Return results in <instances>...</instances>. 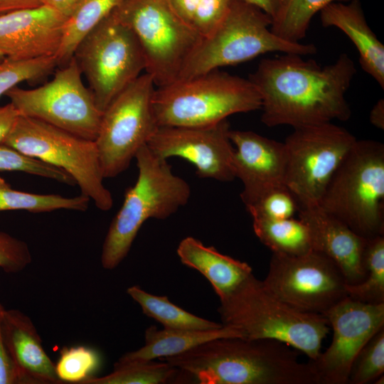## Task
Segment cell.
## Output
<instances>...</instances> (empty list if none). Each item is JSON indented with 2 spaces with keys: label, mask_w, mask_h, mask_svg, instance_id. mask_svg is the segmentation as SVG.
I'll use <instances>...</instances> for the list:
<instances>
[{
  "label": "cell",
  "mask_w": 384,
  "mask_h": 384,
  "mask_svg": "<svg viewBox=\"0 0 384 384\" xmlns=\"http://www.w3.org/2000/svg\"><path fill=\"white\" fill-rule=\"evenodd\" d=\"M218 311L224 326L248 339L281 341L315 360L329 332L321 314L299 311L277 299L252 274L232 293L220 299Z\"/></svg>",
  "instance_id": "obj_3"
},
{
  "label": "cell",
  "mask_w": 384,
  "mask_h": 384,
  "mask_svg": "<svg viewBox=\"0 0 384 384\" xmlns=\"http://www.w3.org/2000/svg\"><path fill=\"white\" fill-rule=\"evenodd\" d=\"M384 372V327L365 344L351 368L350 384L374 383Z\"/></svg>",
  "instance_id": "obj_34"
},
{
  "label": "cell",
  "mask_w": 384,
  "mask_h": 384,
  "mask_svg": "<svg viewBox=\"0 0 384 384\" xmlns=\"http://www.w3.org/2000/svg\"><path fill=\"white\" fill-rule=\"evenodd\" d=\"M298 216L308 227L313 250L329 258L347 284H358L364 279L363 252L367 238L318 205H299Z\"/></svg>",
  "instance_id": "obj_19"
},
{
  "label": "cell",
  "mask_w": 384,
  "mask_h": 384,
  "mask_svg": "<svg viewBox=\"0 0 384 384\" xmlns=\"http://www.w3.org/2000/svg\"><path fill=\"white\" fill-rule=\"evenodd\" d=\"M5 308L0 303V384H21L19 375L9 355L1 333V319Z\"/></svg>",
  "instance_id": "obj_38"
},
{
  "label": "cell",
  "mask_w": 384,
  "mask_h": 384,
  "mask_svg": "<svg viewBox=\"0 0 384 384\" xmlns=\"http://www.w3.org/2000/svg\"><path fill=\"white\" fill-rule=\"evenodd\" d=\"M90 201L88 197L82 194L64 197L58 194H36L17 191L0 177V211L24 210L31 213H43L59 209L85 211Z\"/></svg>",
  "instance_id": "obj_27"
},
{
  "label": "cell",
  "mask_w": 384,
  "mask_h": 384,
  "mask_svg": "<svg viewBox=\"0 0 384 384\" xmlns=\"http://www.w3.org/2000/svg\"><path fill=\"white\" fill-rule=\"evenodd\" d=\"M323 315L332 328V341L324 353L309 362L319 384H347L357 355L384 327V303L367 304L347 296Z\"/></svg>",
  "instance_id": "obj_15"
},
{
  "label": "cell",
  "mask_w": 384,
  "mask_h": 384,
  "mask_svg": "<svg viewBox=\"0 0 384 384\" xmlns=\"http://www.w3.org/2000/svg\"><path fill=\"white\" fill-rule=\"evenodd\" d=\"M156 86L142 74L104 110L95 143L104 178L124 171L159 127L152 100Z\"/></svg>",
  "instance_id": "obj_11"
},
{
  "label": "cell",
  "mask_w": 384,
  "mask_h": 384,
  "mask_svg": "<svg viewBox=\"0 0 384 384\" xmlns=\"http://www.w3.org/2000/svg\"><path fill=\"white\" fill-rule=\"evenodd\" d=\"M19 115L11 102L0 107V144H3Z\"/></svg>",
  "instance_id": "obj_39"
},
{
  "label": "cell",
  "mask_w": 384,
  "mask_h": 384,
  "mask_svg": "<svg viewBox=\"0 0 384 384\" xmlns=\"http://www.w3.org/2000/svg\"><path fill=\"white\" fill-rule=\"evenodd\" d=\"M301 56L264 58L249 77L261 97L262 122L295 128L348 120L351 110L345 94L356 73L353 60L343 53L321 66Z\"/></svg>",
  "instance_id": "obj_1"
},
{
  "label": "cell",
  "mask_w": 384,
  "mask_h": 384,
  "mask_svg": "<svg viewBox=\"0 0 384 384\" xmlns=\"http://www.w3.org/2000/svg\"><path fill=\"white\" fill-rule=\"evenodd\" d=\"M32 261L28 245L0 230V268L6 273H17Z\"/></svg>",
  "instance_id": "obj_37"
},
{
  "label": "cell",
  "mask_w": 384,
  "mask_h": 384,
  "mask_svg": "<svg viewBox=\"0 0 384 384\" xmlns=\"http://www.w3.org/2000/svg\"><path fill=\"white\" fill-rule=\"evenodd\" d=\"M43 4V0H0V15L12 11L33 8Z\"/></svg>",
  "instance_id": "obj_42"
},
{
  "label": "cell",
  "mask_w": 384,
  "mask_h": 384,
  "mask_svg": "<svg viewBox=\"0 0 384 384\" xmlns=\"http://www.w3.org/2000/svg\"><path fill=\"white\" fill-rule=\"evenodd\" d=\"M5 95L21 115L38 119L88 140L97 137L103 112L82 82L73 56L48 82L34 89L16 86Z\"/></svg>",
  "instance_id": "obj_12"
},
{
  "label": "cell",
  "mask_w": 384,
  "mask_h": 384,
  "mask_svg": "<svg viewBox=\"0 0 384 384\" xmlns=\"http://www.w3.org/2000/svg\"><path fill=\"white\" fill-rule=\"evenodd\" d=\"M135 159L137 181L127 190L102 245L101 263L106 270L114 269L127 257L145 221L169 218L186 205L191 196L189 184L175 175L167 160L156 156L146 144Z\"/></svg>",
  "instance_id": "obj_4"
},
{
  "label": "cell",
  "mask_w": 384,
  "mask_h": 384,
  "mask_svg": "<svg viewBox=\"0 0 384 384\" xmlns=\"http://www.w3.org/2000/svg\"><path fill=\"white\" fill-rule=\"evenodd\" d=\"M3 144L64 170L98 209L112 208L113 198L103 183L95 141L20 114Z\"/></svg>",
  "instance_id": "obj_8"
},
{
  "label": "cell",
  "mask_w": 384,
  "mask_h": 384,
  "mask_svg": "<svg viewBox=\"0 0 384 384\" xmlns=\"http://www.w3.org/2000/svg\"><path fill=\"white\" fill-rule=\"evenodd\" d=\"M159 360L178 370L175 383L306 384L311 376L297 351L267 338H216Z\"/></svg>",
  "instance_id": "obj_2"
},
{
  "label": "cell",
  "mask_w": 384,
  "mask_h": 384,
  "mask_svg": "<svg viewBox=\"0 0 384 384\" xmlns=\"http://www.w3.org/2000/svg\"><path fill=\"white\" fill-rule=\"evenodd\" d=\"M175 12L191 26V21L200 0H169Z\"/></svg>",
  "instance_id": "obj_40"
},
{
  "label": "cell",
  "mask_w": 384,
  "mask_h": 384,
  "mask_svg": "<svg viewBox=\"0 0 384 384\" xmlns=\"http://www.w3.org/2000/svg\"><path fill=\"white\" fill-rule=\"evenodd\" d=\"M114 11L137 38L145 71L156 87L176 81L201 40L192 26L175 12L169 0H122Z\"/></svg>",
  "instance_id": "obj_9"
},
{
  "label": "cell",
  "mask_w": 384,
  "mask_h": 384,
  "mask_svg": "<svg viewBox=\"0 0 384 384\" xmlns=\"http://www.w3.org/2000/svg\"><path fill=\"white\" fill-rule=\"evenodd\" d=\"M176 252L183 265L208 279L220 299L232 293L252 274L247 263L206 246L193 237L183 239Z\"/></svg>",
  "instance_id": "obj_22"
},
{
  "label": "cell",
  "mask_w": 384,
  "mask_h": 384,
  "mask_svg": "<svg viewBox=\"0 0 384 384\" xmlns=\"http://www.w3.org/2000/svg\"><path fill=\"white\" fill-rule=\"evenodd\" d=\"M262 283L277 299L307 313L323 314L348 296L340 270L315 250L299 255L272 253Z\"/></svg>",
  "instance_id": "obj_14"
},
{
  "label": "cell",
  "mask_w": 384,
  "mask_h": 384,
  "mask_svg": "<svg viewBox=\"0 0 384 384\" xmlns=\"http://www.w3.org/2000/svg\"><path fill=\"white\" fill-rule=\"evenodd\" d=\"M229 137L235 146L234 172L243 185L240 198L246 207L267 191L285 185L286 153L283 142L252 131L230 129Z\"/></svg>",
  "instance_id": "obj_17"
},
{
  "label": "cell",
  "mask_w": 384,
  "mask_h": 384,
  "mask_svg": "<svg viewBox=\"0 0 384 384\" xmlns=\"http://www.w3.org/2000/svg\"><path fill=\"white\" fill-rule=\"evenodd\" d=\"M230 130L227 119L202 127H159L146 145L161 159L175 156L188 161L200 178L232 181L235 176Z\"/></svg>",
  "instance_id": "obj_16"
},
{
  "label": "cell",
  "mask_w": 384,
  "mask_h": 384,
  "mask_svg": "<svg viewBox=\"0 0 384 384\" xmlns=\"http://www.w3.org/2000/svg\"><path fill=\"white\" fill-rule=\"evenodd\" d=\"M324 27L334 26L353 42L361 68L384 88V46L368 26L360 0L336 1L320 11Z\"/></svg>",
  "instance_id": "obj_21"
},
{
  "label": "cell",
  "mask_w": 384,
  "mask_h": 384,
  "mask_svg": "<svg viewBox=\"0 0 384 384\" xmlns=\"http://www.w3.org/2000/svg\"><path fill=\"white\" fill-rule=\"evenodd\" d=\"M66 19L45 4L1 14L0 50L14 60L55 55Z\"/></svg>",
  "instance_id": "obj_18"
},
{
  "label": "cell",
  "mask_w": 384,
  "mask_h": 384,
  "mask_svg": "<svg viewBox=\"0 0 384 384\" xmlns=\"http://www.w3.org/2000/svg\"><path fill=\"white\" fill-rule=\"evenodd\" d=\"M363 264L364 279L358 284H346L347 294L367 304L384 303V235L367 238Z\"/></svg>",
  "instance_id": "obj_29"
},
{
  "label": "cell",
  "mask_w": 384,
  "mask_h": 384,
  "mask_svg": "<svg viewBox=\"0 0 384 384\" xmlns=\"http://www.w3.org/2000/svg\"><path fill=\"white\" fill-rule=\"evenodd\" d=\"M250 4H252L268 16L273 20L279 14L286 0H242Z\"/></svg>",
  "instance_id": "obj_41"
},
{
  "label": "cell",
  "mask_w": 384,
  "mask_h": 384,
  "mask_svg": "<svg viewBox=\"0 0 384 384\" xmlns=\"http://www.w3.org/2000/svg\"><path fill=\"white\" fill-rule=\"evenodd\" d=\"M127 294L141 306L143 313L164 328L208 331L221 328L222 323L197 316L171 302L165 296L149 294L138 286L127 289Z\"/></svg>",
  "instance_id": "obj_25"
},
{
  "label": "cell",
  "mask_w": 384,
  "mask_h": 384,
  "mask_svg": "<svg viewBox=\"0 0 384 384\" xmlns=\"http://www.w3.org/2000/svg\"><path fill=\"white\" fill-rule=\"evenodd\" d=\"M152 106L159 127H202L261 109L262 100L249 79L215 70L156 87Z\"/></svg>",
  "instance_id": "obj_5"
},
{
  "label": "cell",
  "mask_w": 384,
  "mask_h": 384,
  "mask_svg": "<svg viewBox=\"0 0 384 384\" xmlns=\"http://www.w3.org/2000/svg\"><path fill=\"white\" fill-rule=\"evenodd\" d=\"M299 207L295 196L286 185H282L267 191L246 208L252 218L286 219L293 218Z\"/></svg>",
  "instance_id": "obj_35"
},
{
  "label": "cell",
  "mask_w": 384,
  "mask_h": 384,
  "mask_svg": "<svg viewBox=\"0 0 384 384\" xmlns=\"http://www.w3.org/2000/svg\"><path fill=\"white\" fill-rule=\"evenodd\" d=\"M73 57L102 112L146 69L137 38L114 11L84 37Z\"/></svg>",
  "instance_id": "obj_10"
},
{
  "label": "cell",
  "mask_w": 384,
  "mask_h": 384,
  "mask_svg": "<svg viewBox=\"0 0 384 384\" xmlns=\"http://www.w3.org/2000/svg\"><path fill=\"white\" fill-rule=\"evenodd\" d=\"M178 370L166 361H119L112 373L92 377L82 384H163L174 381Z\"/></svg>",
  "instance_id": "obj_28"
},
{
  "label": "cell",
  "mask_w": 384,
  "mask_h": 384,
  "mask_svg": "<svg viewBox=\"0 0 384 384\" xmlns=\"http://www.w3.org/2000/svg\"><path fill=\"white\" fill-rule=\"evenodd\" d=\"M56 65L58 62L55 55L28 60L5 58L0 63V97L22 82L46 76Z\"/></svg>",
  "instance_id": "obj_32"
},
{
  "label": "cell",
  "mask_w": 384,
  "mask_h": 384,
  "mask_svg": "<svg viewBox=\"0 0 384 384\" xmlns=\"http://www.w3.org/2000/svg\"><path fill=\"white\" fill-rule=\"evenodd\" d=\"M356 138L331 122L294 128L286 138L284 183L299 205H318Z\"/></svg>",
  "instance_id": "obj_13"
},
{
  "label": "cell",
  "mask_w": 384,
  "mask_h": 384,
  "mask_svg": "<svg viewBox=\"0 0 384 384\" xmlns=\"http://www.w3.org/2000/svg\"><path fill=\"white\" fill-rule=\"evenodd\" d=\"M252 222L256 236L274 254L299 255L313 250L308 227L299 218L254 217Z\"/></svg>",
  "instance_id": "obj_24"
},
{
  "label": "cell",
  "mask_w": 384,
  "mask_h": 384,
  "mask_svg": "<svg viewBox=\"0 0 384 384\" xmlns=\"http://www.w3.org/2000/svg\"><path fill=\"white\" fill-rule=\"evenodd\" d=\"M272 21L259 8L242 0H233L223 21L211 33L201 38L177 80L246 62L269 52L300 55L316 53L312 43H292L274 34L270 30Z\"/></svg>",
  "instance_id": "obj_7"
},
{
  "label": "cell",
  "mask_w": 384,
  "mask_h": 384,
  "mask_svg": "<svg viewBox=\"0 0 384 384\" xmlns=\"http://www.w3.org/2000/svg\"><path fill=\"white\" fill-rule=\"evenodd\" d=\"M1 333L21 384H60L55 364L47 355L31 319L18 309H6Z\"/></svg>",
  "instance_id": "obj_20"
},
{
  "label": "cell",
  "mask_w": 384,
  "mask_h": 384,
  "mask_svg": "<svg viewBox=\"0 0 384 384\" xmlns=\"http://www.w3.org/2000/svg\"><path fill=\"white\" fill-rule=\"evenodd\" d=\"M6 58L5 55L0 50V63Z\"/></svg>",
  "instance_id": "obj_45"
},
{
  "label": "cell",
  "mask_w": 384,
  "mask_h": 384,
  "mask_svg": "<svg viewBox=\"0 0 384 384\" xmlns=\"http://www.w3.org/2000/svg\"><path fill=\"white\" fill-rule=\"evenodd\" d=\"M370 122L378 129H384V100H379L370 112Z\"/></svg>",
  "instance_id": "obj_44"
},
{
  "label": "cell",
  "mask_w": 384,
  "mask_h": 384,
  "mask_svg": "<svg viewBox=\"0 0 384 384\" xmlns=\"http://www.w3.org/2000/svg\"><path fill=\"white\" fill-rule=\"evenodd\" d=\"M100 366V358L95 349L84 346H65L60 350L55 369L62 383L82 384L94 376Z\"/></svg>",
  "instance_id": "obj_31"
},
{
  "label": "cell",
  "mask_w": 384,
  "mask_h": 384,
  "mask_svg": "<svg viewBox=\"0 0 384 384\" xmlns=\"http://www.w3.org/2000/svg\"><path fill=\"white\" fill-rule=\"evenodd\" d=\"M233 0H200L191 26L201 36L211 33L227 15Z\"/></svg>",
  "instance_id": "obj_36"
},
{
  "label": "cell",
  "mask_w": 384,
  "mask_h": 384,
  "mask_svg": "<svg viewBox=\"0 0 384 384\" xmlns=\"http://www.w3.org/2000/svg\"><path fill=\"white\" fill-rule=\"evenodd\" d=\"M220 337H242L235 329L223 326L208 331H191L151 326L145 331V343L137 351L123 355V361H149L181 354L209 340Z\"/></svg>",
  "instance_id": "obj_23"
},
{
  "label": "cell",
  "mask_w": 384,
  "mask_h": 384,
  "mask_svg": "<svg viewBox=\"0 0 384 384\" xmlns=\"http://www.w3.org/2000/svg\"><path fill=\"white\" fill-rule=\"evenodd\" d=\"M21 171L73 186L74 178L64 170L0 144V171Z\"/></svg>",
  "instance_id": "obj_33"
},
{
  "label": "cell",
  "mask_w": 384,
  "mask_h": 384,
  "mask_svg": "<svg viewBox=\"0 0 384 384\" xmlns=\"http://www.w3.org/2000/svg\"><path fill=\"white\" fill-rule=\"evenodd\" d=\"M318 206L365 238L383 235V144L356 139L332 175Z\"/></svg>",
  "instance_id": "obj_6"
},
{
  "label": "cell",
  "mask_w": 384,
  "mask_h": 384,
  "mask_svg": "<svg viewBox=\"0 0 384 384\" xmlns=\"http://www.w3.org/2000/svg\"><path fill=\"white\" fill-rule=\"evenodd\" d=\"M122 0H84L65 20L59 48L58 65L68 63L84 37L110 15Z\"/></svg>",
  "instance_id": "obj_26"
},
{
  "label": "cell",
  "mask_w": 384,
  "mask_h": 384,
  "mask_svg": "<svg viewBox=\"0 0 384 384\" xmlns=\"http://www.w3.org/2000/svg\"><path fill=\"white\" fill-rule=\"evenodd\" d=\"M84 0H43V4L56 10L65 17H69Z\"/></svg>",
  "instance_id": "obj_43"
},
{
  "label": "cell",
  "mask_w": 384,
  "mask_h": 384,
  "mask_svg": "<svg viewBox=\"0 0 384 384\" xmlns=\"http://www.w3.org/2000/svg\"><path fill=\"white\" fill-rule=\"evenodd\" d=\"M340 1L286 0L270 30L283 40L299 43L306 36L312 17L329 4Z\"/></svg>",
  "instance_id": "obj_30"
}]
</instances>
